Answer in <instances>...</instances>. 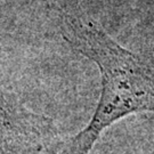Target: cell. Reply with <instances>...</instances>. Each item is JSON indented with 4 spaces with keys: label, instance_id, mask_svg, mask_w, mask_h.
<instances>
[{
    "label": "cell",
    "instance_id": "1",
    "mask_svg": "<svg viewBox=\"0 0 154 154\" xmlns=\"http://www.w3.org/2000/svg\"><path fill=\"white\" fill-rule=\"evenodd\" d=\"M65 39L98 66L102 93L87 126L60 154H88L102 132L123 116L154 112V58L126 49L94 24L69 18Z\"/></svg>",
    "mask_w": 154,
    "mask_h": 154
},
{
    "label": "cell",
    "instance_id": "2",
    "mask_svg": "<svg viewBox=\"0 0 154 154\" xmlns=\"http://www.w3.org/2000/svg\"><path fill=\"white\" fill-rule=\"evenodd\" d=\"M26 119L24 111L0 85V154H13L18 147L15 143L24 137Z\"/></svg>",
    "mask_w": 154,
    "mask_h": 154
}]
</instances>
